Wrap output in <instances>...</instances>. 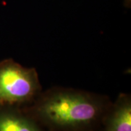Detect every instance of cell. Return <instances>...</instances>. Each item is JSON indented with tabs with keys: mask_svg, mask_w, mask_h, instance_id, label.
<instances>
[{
	"mask_svg": "<svg viewBox=\"0 0 131 131\" xmlns=\"http://www.w3.org/2000/svg\"><path fill=\"white\" fill-rule=\"evenodd\" d=\"M111 102L105 95L54 87L23 108L47 131H96Z\"/></svg>",
	"mask_w": 131,
	"mask_h": 131,
	"instance_id": "cell-1",
	"label": "cell"
},
{
	"mask_svg": "<svg viewBox=\"0 0 131 131\" xmlns=\"http://www.w3.org/2000/svg\"><path fill=\"white\" fill-rule=\"evenodd\" d=\"M125 4L127 7H130V0H125Z\"/></svg>",
	"mask_w": 131,
	"mask_h": 131,
	"instance_id": "cell-5",
	"label": "cell"
},
{
	"mask_svg": "<svg viewBox=\"0 0 131 131\" xmlns=\"http://www.w3.org/2000/svg\"><path fill=\"white\" fill-rule=\"evenodd\" d=\"M42 92V85L34 68L24 67L13 59L0 61V104L24 107Z\"/></svg>",
	"mask_w": 131,
	"mask_h": 131,
	"instance_id": "cell-2",
	"label": "cell"
},
{
	"mask_svg": "<svg viewBox=\"0 0 131 131\" xmlns=\"http://www.w3.org/2000/svg\"><path fill=\"white\" fill-rule=\"evenodd\" d=\"M101 127L103 131H131V96L121 93L111 102L103 115Z\"/></svg>",
	"mask_w": 131,
	"mask_h": 131,
	"instance_id": "cell-3",
	"label": "cell"
},
{
	"mask_svg": "<svg viewBox=\"0 0 131 131\" xmlns=\"http://www.w3.org/2000/svg\"><path fill=\"white\" fill-rule=\"evenodd\" d=\"M0 131H47L23 107L0 104Z\"/></svg>",
	"mask_w": 131,
	"mask_h": 131,
	"instance_id": "cell-4",
	"label": "cell"
}]
</instances>
